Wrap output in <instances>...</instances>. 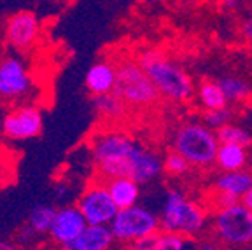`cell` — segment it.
I'll return each instance as SVG.
<instances>
[{
	"label": "cell",
	"instance_id": "obj_1",
	"mask_svg": "<svg viewBox=\"0 0 252 250\" xmlns=\"http://www.w3.org/2000/svg\"><path fill=\"white\" fill-rule=\"evenodd\" d=\"M138 63L147 72L159 94L168 102L184 103L193 98L194 86L191 77L186 74V70L179 63L168 58L165 53L147 49L140 53Z\"/></svg>",
	"mask_w": 252,
	"mask_h": 250
},
{
	"label": "cell",
	"instance_id": "obj_12",
	"mask_svg": "<svg viewBox=\"0 0 252 250\" xmlns=\"http://www.w3.org/2000/svg\"><path fill=\"white\" fill-rule=\"evenodd\" d=\"M4 35L7 44L16 51H28L35 46L40 35V23L30 11H20L7 18L4 25Z\"/></svg>",
	"mask_w": 252,
	"mask_h": 250
},
{
	"label": "cell",
	"instance_id": "obj_28",
	"mask_svg": "<svg viewBox=\"0 0 252 250\" xmlns=\"http://www.w3.org/2000/svg\"><path fill=\"white\" fill-rule=\"evenodd\" d=\"M242 35H244L249 42H252V18L242 25Z\"/></svg>",
	"mask_w": 252,
	"mask_h": 250
},
{
	"label": "cell",
	"instance_id": "obj_7",
	"mask_svg": "<svg viewBox=\"0 0 252 250\" xmlns=\"http://www.w3.org/2000/svg\"><path fill=\"white\" fill-rule=\"evenodd\" d=\"M212 226L219 240L231 247L252 245V210L240 201L214 212Z\"/></svg>",
	"mask_w": 252,
	"mask_h": 250
},
{
	"label": "cell",
	"instance_id": "obj_19",
	"mask_svg": "<svg viewBox=\"0 0 252 250\" xmlns=\"http://www.w3.org/2000/svg\"><path fill=\"white\" fill-rule=\"evenodd\" d=\"M56 208L53 205H39L30 212L25 224V233L28 236H39L49 233V227L55 219Z\"/></svg>",
	"mask_w": 252,
	"mask_h": 250
},
{
	"label": "cell",
	"instance_id": "obj_33",
	"mask_svg": "<svg viewBox=\"0 0 252 250\" xmlns=\"http://www.w3.org/2000/svg\"><path fill=\"white\" fill-rule=\"evenodd\" d=\"M244 250H252V245H251V247H247V249H244Z\"/></svg>",
	"mask_w": 252,
	"mask_h": 250
},
{
	"label": "cell",
	"instance_id": "obj_11",
	"mask_svg": "<svg viewBox=\"0 0 252 250\" xmlns=\"http://www.w3.org/2000/svg\"><path fill=\"white\" fill-rule=\"evenodd\" d=\"M86 227L88 222L77 205H63V207L56 208L55 219H53L47 235L51 236L56 245L67 250Z\"/></svg>",
	"mask_w": 252,
	"mask_h": 250
},
{
	"label": "cell",
	"instance_id": "obj_8",
	"mask_svg": "<svg viewBox=\"0 0 252 250\" xmlns=\"http://www.w3.org/2000/svg\"><path fill=\"white\" fill-rule=\"evenodd\" d=\"M32 91H33V77L27 63L18 56H2L0 58V102H21L30 96Z\"/></svg>",
	"mask_w": 252,
	"mask_h": 250
},
{
	"label": "cell",
	"instance_id": "obj_18",
	"mask_svg": "<svg viewBox=\"0 0 252 250\" xmlns=\"http://www.w3.org/2000/svg\"><path fill=\"white\" fill-rule=\"evenodd\" d=\"M247 163V147L235 144H220L217 149L216 164L220 172H236L244 170Z\"/></svg>",
	"mask_w": 252,
	"mask_h": 250
},
{
	"label": "cell",
	"instance_id": "obj_20",
	"mask_svg": "<svg viewBox=\"0 0 252 250\" xmlns=\"http://www.w3.org/2000/svg\"><path fill=\"white\" fill-rule=\"evenodd\" d=\"M198 100L205 110H219L228 107V98L216 81H203L198 86Z\"/></svg>",
	"mask_w": 252,
	"mask_h": 250
},
{
	"label": "cell",
	"instance_id": "obj_4",
	"mask_svg": "<svg viewBox=\"0 0 252 250\" xmlns=\"http://www.w3.org/2000/svg\"><path fill=\"white\" fill-rule=\"evenodd\" d=\"M172 145L173 151L184 156L191 166L207 168L216 163L217 149L220 144L214 129L201 123L189 121L177 126L172 137Z\"/></svg>",
	"mask_w": 252,
	"mask_h": 250
},
{
	"label": "cell",
	"instance_id": "obj_27",
	"mask_svg": "<svg viewBox=\"0 0 252 250\" xmlns=\"http://www.w3.org/2000/svg\"><path fill=\"white\" fill-rule=\"evenodd\" d=\"M156 236H149V238H142L138 242L131 243V250H154V245H156Z\"/></svg>",
	"mask_w": 252,
	"mask_h": 250
},
{
	"label": "cell",
	"instance_id": "obj_25",
	"mask_svg": "<svg viewBox=\"0 0 252 250\" xmlns=\"http://www.w3.org/2000/svg\"><path fill=\"white\" fill-rule=\"evenodd\" d=\"M163 164H165V172L173 177L184 175V173H188V170L191 168L189 161L186 159L184 156H181L179 153H175V151L166 154V157L163 159Z\"/></svg>",
	"mask_w": 252,
	"mask_h": 250
},
{
	"label": "cell",
	"instance_id": "obj_6",
	"mask_svg": "<svg viewBox=\"0 0 252 250\" xmlns=\"http://www.w3.org/2000/svg\"><path fill=\"white\" fill-rule=\"evenodd\" d=\"M110 231L118 242L133 243L142 238H149L161 233V222L154 212L142 207L140 203L118 212L110 222Z\"/></svg>",
	"mask_w": 252,
	"mask_h": 250
},
{
	"label": "cell",
	"instance_id": "obj_14",
	"mask_svg": "<svg viewBox=\"0 0 252 250\" xmlns=\"http://www.w3.org/2000/svg\"><path fill=\"white\" fill-rule=\"evenodd\" d=\"M118 82V63L100 60L90 66L86 74V90L93 96L114 93Z\"/></svg>",
	"mask_w": 252,
	"mask_h": 250
},
{
	"label": "cell",
	"instance_id": "obj_29",
	"mask_svg": "<svg viewBox=\"0 0 252 250\" xmlns=\"http://www.w3.org/2000/svg\"><path fill=\"white\" fill-rule=\"evenodd\" d=\"M240 203H242V205H245V207H247L249 210H252V189H251V191H247L244 196H242Z\"/></svg>",
	"mask_w": 252,
	"mask_h": 250
},
{
	"label": "cell",
	"instance_id": "obj_15",
	"mask_svg": "<svg viewBox=\"0 0 252 250\" xmlns=\"http://www.w3.org/2000/svg\"><path fill=\"white\" fill-rule=\"evenodd\" d=\"M110 196L114 199L116 207L119 210L123 208H130L133 205H138L142 196L140 184L131 177H118V179H110L105 182Z\"/></svg>",
	"mask_w": 252,
	"mask_h": 250
},
{
	"label": "cell",
	"instance_id": "obj_22",
	"mask_svg": "<svg viewBox=\"0 0 252 250\" xmlns=\"http://www.w3.org/2000/svg\"><path fill=\"white\" fill-rule=\"evenodd\" d=\"M125 105L126 103L123 102L121 98H119L116 93L94 96V107H96L98 114H102V116L110 118V119L119 118V116L125 112Z\"/></svg>",
	"mask_w": 252,
	"mask_h": 250
},
{
	"label": "cell",
	"instance_id": "obj_3",
	"mask_svg": "<svg viewBox=\"0 0 252 250\" xmlns=\"http://www.w3.org/2000/svg\"><path fill=\"white\" fill-rule=\"evenodd\" d=\"M161 231L194 238L203 233L209 224V210L203 205L191 201L179 189H168L161 207Z\"/></svg>",
	"mask_w": 252,
	"mask_h": 250
},
{
	"label": "cell",
	"instance_id": "obj_31",
	"mask_svg": "<svg viewBox=\"0 0 252 250\" xmlns=\"http://www.w3.org/2000/svg\"><path fill=\"white\" fill-rule=\"evenodd\" d=\"M222 2H224V5H226V7H229V9L236 7V0H222Z\"/></svg>",
	"mask_w": 252,
	"mask_h": 250
},
{
	"label": "cell",
	"instance_id": "obj_10",
	"mask_svg": "<svg viewBox=\"0 0 252 250\" xmlns=\"http://www.w3.org/2000/svg\"><path fill=\"white\" fill-rule=\"evenodd\" d=\"M44 128V114L37 105L21 103L5 114L0 123L4 137L14 142H25L39 137Z\"/></svg>",
	"mask_w": 252,
	"mask_h": 250
},
{
	"label": "cell",
	"instance_id": "obj_24",
	"mask_svg": "<svg viewBox=\"0 0 252 250\" xmlns=\"http://www.w3.org/2000/svg\"><path fill=\"white\" fill-rule=\"evenodd\" d=\"M154 250H194V245L188 236L161 231L156 238Z\"/></svg>",
	"mask_w": 252,
	"mask_h": 250
},
{
	"label": "cell",
	"instance_id": "obj_30",
	"mask_svg": "<svg viewBox=\"0 0 252 250\" xmlns=\"http://www.w3.org/2000/svg\"><path fill=\"white\" fill-rule=\"evenodd\" d=\"M196 250H219V249H217L216 243H212V242H203V243H200V245L196 247Z\"/></svg>",
	"mask_w": 252,
	"mask_h": 250
},
{
	"label": "cell",
	"instance_id": "obj_2",
	"mask_svg": "<svg viewBox=\"0 0 252 250\" xmlns=\"http://www.w3.org/2000/svg\"><path fill=\"white\" fill-rule=\"evenodd\" d=\"M135 145L133 138L121 131H103L94 135L91 154L98 180L107 182L118 177H130V156Z\"/></svg>",
	"mask_w": 252,
	"mask_h": 250
},
{
	"label": "cell",
	"instance_id": "obj_5",
	"mask_svg": "<svg viewBox=\"0 0 252 250\" xmlns=\"http://www.w3.org/2000/svg\"><path fill=\"white\" fill-rule=\"evenodd\" d=\"M114 93L126 105L137 109L153 107L161 96L138 60L131 58H125L118 63V82Z\"/></svg>",
	"mask_w": 252,
	"mask_h": 250
},
{
	"label": "cell",
	"instance_id": "obj_21",
	"mask_svg": "<svg viewBox=\"0 0 252 250\" xmlns=\"http://www.w3.org/2000/svg\"><path fill=\"white\" fill-rule=\"evenodd\" d=\"M216 135L219 138V144H235V145H242V147H249L252 144L251 133H247L244 128L233 125V123L219 128L216 131Z\"/></svg>",
	"mask_w": 252,
	"mask_h": 250
},
{
	"label": "cell",
	"instance_id": "obj_13",
	"mask_svg": "<svg viewBox=\"0 0 252 250\" xmlns=\"http://www.w3.org/2000/svg\"><path fill=\"white\" fill-rule=\"evenodd\" d=\"M165 172L163 159L154 151L137 144L130 156V177L135 179L138 184H149L159 173Z\"/></svg>",
	"mask_w": 252,
	"mask_h": 250
},
{
	"label": "cell",
	"instance_id": "obj_23",
	"mask_svg": "<svg viewBox=\"0 0 252 250\" xmlns=\"http://www.w3.org/2000/svg\"><path fill=\"white\" fill-rule=\"evenodd\" d=\"M219 84L229 102H242L251 94V86L240 77H224L220 79Z\"/></svg>",
	"mask_w": 252,
	"mask_h": 250
},
{
	"label": "cell",
	"instance_id": "obj_32",
	"mask_svg": "<svg viewBox=\"0 0 252 250\" xmlns=\"http://www.w3.org/2000/svg\"><path fill=\"white\" fill-rule=\"evenodd\" d=\"M2 159H4V153H2V147H0V166H2Z\"/></svg>",
	"mask_w": 252,
	"mask_h": 250
},
{
	"label": "cell",
	"instance_id": "obj_26",
	"mask_svg": "<svg viewBox=\"0 0 252 250\" xmlns=\"http://www.w3.org/2000/svg\"><path fill=\"white\" fill-rule=\"evenodd\" d=\"M231 116L233 114L228 107H226V109H219V110H207L203 116V121L210 129L217 131L219 128H222V126L231 123Z\"/></svg>",
	"mask_w": 252,
	"mask_h": 250
},
{
	"label": "cell",
	"instance_id": "obj_17",
	"mask_svg": "<svg viewBox=\"0 0 252 250\" xmlns=\"http://www.w3.org/2000/svg\"><path fill=\"white\" fill-rule=\"evenodd\" d=\"M214 189L226 192L236 199H242V196L252 189V172H247V170L222 172L214 182Z\"/></svg>",
	"mask_w": 252,
	"mask_h": 250
},
{
	"label": "cell",
	"instance_id": "obj_16",
	"mask_svg": "<svg viewBox=\"0 0 252 250\" xmlns=\"http://www.w3.org/2000/svg\"><path fill=\"white\" fill-rule=\"evenodd\" d=\"M114 240L116 238L110 231V226H91V224H88V227L81 233V236L67 250H110Z\"/></svg>",
	"mask_w": 252,
	"mask_h": 250
},
{
	"label": "cell",
	"instance_id": "obj_9",
	"mask_svg": "<svg viewBox=\"0 0 252 250\" xmlns=\"http://www.w3.org/2000/svg\"><path fill=\"white\" fill-rule=\"evenodd\" d=\"M77 207L91 226H110L119 212L103 180L93 182L81 192Z\"/></svg>",
	"mask_w": 252,
	"mask_h": 250
}]
</instances>
